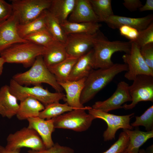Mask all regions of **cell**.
Here are the masks:
<instances>
[{"label": "cell", "instance_id": "14", "mask_svg": "<svg viewBox=\"0 0 153 153\" xmlns=\"http://www.w3.org/2000/svg\"><path fill=\"white\" fill-rule=\"evenodd\" d=\"M19 24L18 16L13 11L8 19L0 23V54L14 44L27 42L18 34Z\"/></svg>", "mask_w": 153, "mask_h": 153}, {"label": "cell", "instance_id": "17", "mask_svg": "<svg viewBox=\"0 0 153 153\" xmlns=\"http://www.w3.org/2000/svg\"><path fill=\"white\" fill-rule=\"evenodd\" d=\"M86 78L76 81L67 80L63 83H58L66 92L64 100L69 106L75 109L85 107L80 103V99Z\"/></svg>", "mask_w": 153, "mask_h": 153}, {"label": "cell", "instance_id": "20", "mask_svg": "<svg viewBox=\"0 0 153 153\" xmlns=\"http://www.w3.org/2000/svg\"><path fill=\"white\" fill-rule=\"evenodd\" d=\"M16 98L10 92L8 85L0 89V115L10 119L16 115L19 104Z\"/></svg>", "mask_w": 153, "mask_h": 153}, {"label": "cell", "instance_id": "23", "mask_svg": "<svg viewBox=\"0 0 153 153\" xmlns=\"http://www.w3.org/2000/svg\"><path fill=\"white\" fill-rule=\"evenodd\" d=\"M75 1L76 0H52L48 10L61 24L68 20Z\"/></svg>", "mask_w": 153, "mask_h": 153}, {"label": "cell", "instance_id": "26", "mask_svg": "<svg viewBox=\"0 0 153 153\" xmlns=\"http://www.w3.org/2000/svg\"><path fill=\"white\" fill-rule=\"evenodd\" d=\"M78 58L68 57L60 63L48 68L58 83H63L68 80L73 67Z\"/></svg>", "mask_w": 153, "mask_h": 153}, {"label": "cell", "instance_id": "9", "mask_svg": "<svg viewBox=\"0 0 153 153\" xmlns=\"http://www.w3.org/2000/svg\"><path fill=\"white\" fill-rule=\"evenodd\" d=\"M133 81L132 84L129 86L131 103L122 106L126 110L132 109L141 101H153V76L139 75Z\"/></svg>", "mask_w": 153, "mask_h": 153}, {"label": "cell", "instance_id": "8", "mask_svg": "<svg viewBox=\"0 0 153 153\" xmlns=\"http://www.w3.org/2000/svg\"><path fill=\"white\" fill-rule=\"evenodd\" d=\"M7 141L5 147L10 149L24 147L37 150L47 149L37 132L28 127L10 134L7 138Z\"/></svg>", "mask_w": 153, "mask_h": 153}, {"label": "cell", "instance_id": "27", "mask_svg": "<svg viewBox=\"0 0 153 153\" xmlns=\"http://www.w3.org/2000/svg\"><path fill=\"white\" fill-rule=\"evenodd\" d=\"M45 14L47 29L55 40L65 44L67 35L63 30L61 24L48 10H45Z\"/></svg>", "mask_w": 153, "mask_h": 153}, {"label": "cell", "instance_id": "13", "mask_svg": "<svg viewBox=\"0 0 153 153\" xmlns=\"http://www.w3.org/2000/svg\"><path fill=\"white\" fill-rule=\"evenodd\" d=\"M129 86L126 82L120 81L118 84L116 90L110 97L103 101L95 102L92 108L106 112L123 108V104L131 101L129 92Z\"/></svg>", "mask_w": 153, "mask_h": 153}, {"label": "cell", "instance_id": "34", "mask_svg": "<svg viewBox=\"0 0 153 153\" xmlns=\"http://www.w3.org/2000/svg\"><path fill=\"white\" fill-rule=\"evenodd\" d=\"M129 142L128 135L123 131L120 133L118 140L109 149L103 153H121L125 151Z\"/></svg>", "mask_w": 153, "mask_h": 153}, {"label": "cell", "instance_id": "41", "mask_svg": "<svg viewBox=\"0 0 153 153\" xmlns=\"http://www.w3.org/2000/svg\"><path fill=\"white\" fill-rule=\"evenodd\" d=\"M21 149H10L0 145V153H20Z\"/></svg>", "mask_w": 153, "mask_h": 153}, {"label": "cell", "instance_id": "11", "mask_svg": "<svg viewBox=\"0 0 153 153\" xmlns=\"http://www.w3.org/2000/svg\"><path fill=\"white\" fill-rule=\"evenodd\" d=\"M131 42L130 52L125 53L122 57L124 63L128 67V71L124 75L125 77L128 80H133L139 75L153 76V71L147 65L142 58L140 48L135 43Z\"/></svg>", "mask_w": 153, "mask_h": 153}, {"label": "cell", "instance_id": "35", "mask_svg": "<svg viewBox=\"0 0 153 153\" xmlns=\"http://www.w3.org/2000/svg\"><path fill=\"white\" fill-rule=\"evenodd\" d=\"M28 153H74V150L71 148L61 146L58 143L54 144L51 147L45 149L37 150L30 149Z\"/></svg>", "mask_w": 153, "mask_h": 153}, {"label": "cell", "instance_id": "3", "mask_svg": "<svg viewBox=\"0 0 153 153\" xmlns=\"http://www.w3.org/2000/svg\"><path fill=\"white\" fill-rule=\"evenodd\" d=\"M131 45L130 41H110L99 33L93 48L94 69H105L111 67L114 64L111 60L112 55L117 52L129 53Z\"/></svg>", "mask_w": 153, "mask_h": 153}, {"label": "cell", "instance_id": "16", "mask_svg": "<svg viewBox=\"0 0 153 153\" xmlns=\"http://www.w3.org/2000/svg\"><path fill=\"white\" fill-rule=\"evenodd\" d=\"M67 20L73 23L99 22L90 0H76L74 8Z\"/></svg>", "mask_w": 153, "mask_h": 153}, {"label": "cell", "instance_id": "28", "mask_svg": "<svg viewBox=\"0 0 153 153\" xmlns=\"http://www.w3.org/2000/svg\"><path fill=\"white\" fill-rule=\"evenodd\" d=\"M46 28L45 10L33 21L24 24H19L17 26L18 34L23 39L27 35Z\"/></svg>", "mask_w": 153, "mask_h": 153}, {"label": "cell", "instance_id": "21", "mask_svg": "<svg viewBox=\"0 0 153 153\" xmlns=\"http://www.w3.org/2000/svg\"><path fill=\"white\" fill-rule=\"evenodd\" d=\"M45 48L42 57L48 67L60 63L68 57L65 45L62 43L55 40Z\"/></svg>", "mask_w": 153, "mask_h": 153}, {"label": "cell", "instance_id": "33", "mask_svg": "<svg viewBox=\"0 0 153 153\" xmlns=\"http://www.w3.org/2000/svg\"><path fill=\"white\" fill-rule=\"evenodd\" d=\"M140 48L147 44L153 43V23L145 29L139 31L136 39L133 42Z\"/></svg>", "mask_w": 153, "mask_h": 153}, {"label": "cell", "instance_id": "5", "mask_svg": "<svg viewBox=\"0 0 153 153\" xmlns=\"http://www.w3.org/2000/svg\"><path fill=\"white\" fill-rule=\"evenodd\" d=\"M9 86L10 92L18 101H20L26 98L31 97L39 101L45 107L53 103L59 102L60 100H64L65 97L61 92H51L41 85L33 87L22 86L12 78L10 80Z\"/></svg>", "mask_w": 153, "mask_h": 153}, {"label": "cell", "instance_id": "12", "mask_svg": "<svg viewBox=\"0 0 153 153\" xmlns=\"http://www.w3.org/2000/svg\"><path fill=\"white\" fill-rule=\"evenodd\" d=\"M99 31L94 34L73 33L67 35L65 44L68 57L78 58L93 48Z\"/></svg>", "mask_w": 153, "mask_h": 153}, {"label": "cell", "instance_id": "30", "mask_svg": "<svg viewBox=\"0 0 153 153\" xmlns=\"http://www.w3.org/2000/svg\"><path fill=\"white\" fill-rule=\"evenodd\" d=\"M94 11L99 22H105L110 17L114 15L111 0H90Z\"/></svg>", "mask_w": 153, "mask_h": 153}, {"label": "cell", "instance_id": "42", "mask_svg": "<svg viewBox=\"0 0 153 153\" xmlns=\"http://www.w3.org/2000/svg\"><path fill=\"white\" fill-rule=\"evenodd\" d=\"M5 62L3 59L0 56V76L1 75L3 68V65Z\"/></svg>", "mask_w": 153, "mask_h": 153}, {"label": "cell", "instance_id": "6", "mask_svg": "<svg viewBox=\"0 0 153 153\" xmlns=\"http://www.w3.org/2000/svg\"><path fill=\"white\" fill-rule=\"evenodd\" d=\"M92 107H85L76 109L52 118L55 128L69 129L77 132H82L88 129L93 120L96 118L85 111Z\"/></svg>", "mask_w": 153, "mask_h": 153}, {"label": "cell", "instance_id": "22", "mask_svg": "<svg viewBox=\"0 0 153 153\" xmlns=\"http://www.w3.org/2000/svg\"><path fill=\"white\" fill-rule=\"evenodd\" d=\"M45 108L44 106L37 99L28 97L20 101L16 115L19 120L38 117L40 112Z\"/></svg>", "mask_w": 153, "mask_h": 153}, {"label": "cell", "instance_id": "36", "mask_svg": "<svg viewBox=\"0 0 153 153\" xmlns=\"http://www.w3.org/2000/svg\"><path fill=\"white\" fill-rule=\"evenodd\" d=\"M140 50L145 62L153 71V43L144 45L140 48Z\"/></svg>", "mask_w": 153, "mask_h": 153}, {"label": "cell", "instance_id": "32", "mask_svg": "<svg viewBox=\"0 0 153 153\" xmlns=\"http://www.w3.org/2000/svg\"><path fill=\"white\" fill-rule=\"evenodd\" d=\"M131 125L133 127L144 126L147 131L153 130V105L148 108L140 116H135V120Z\"/></svg>", "mask_w": 153, "mask_h": 153}, {"label": "cell", "instance_id": "24", "mask_svg": "<svg viewBox=\"0 0 153 153\" xmlns=\"http://www.w3.org/2000/svg\"><path fill=\"white\" fill-rule=\"evenodd\" d=\"M128 135L129 142L125 152L126 153H138L140 147L148 140L153 137V130L146 132L136 129H123Z\"/></svg>", "mask_w": 153, "mask_h": 153}, {"label": "cell", "instance_id": "38", "mask_svg": "<svg viewBox=\"0 0 153 153\" xmlns=\"http://www.w3.org/2000/svg\"><path fill=\"white\" fill-rule=\"evenodd\" d=\"M13 12V8L11 4L4 0H0V23L8 19Z\"/></svg>", "mask_w": 153, "mask_h": 153}, {"label": "cell", "instance_id": "10", "mask_svg": "<svg viewBox=\"0 0 153 153\" xmlns=\"http://www.w3.org/2000/svg\"><path fill=\"white\" fill-rule=\"evenodd\" d=\"M89 114L96 118L104 120L107 128L104 132L103 136L105 141L115 139L117 131L120 129L132 130L133 127L130 123V120L134 114L132 113L125 115H117L104 112L92 108L88 110Z\"/></svg>", "mask_w": 153, "mask_h": 153}, {"label": "cell", "instance_id": "15", "mask_svg": "<svg viewBox=\"0 0 153 153\" xmlns=\"http://www.w3.org/2000/svg\"><path fill=\"white\" fill-rule=\"evenodd\" d=\"M153 20L152 14L138 18H133L119 16L114 14L109 17L105 21L108 26L112 29H119L122 26L134 28L139 31L148 27Z\"/></svg>", "mask_w": 153, "mask_h": 153}, {"label": "cell", "instance_id": "31", "mask_svg": "<svg viewBox=\"0 0 153 153\" xmlns=\"http://www.w3.org/2000/svg\"><path fill=\"white\" fill-rule=\"evenodd\" d=\"M24 39L28 42L45 47L55 40L47 28L27 35Z\"/></svg>", "mask_w": 153, "mask_h": 153}, {"label": "cell", "instance_id": "18", "mask_svg": "<svg viewBox=\"0 0 153 153\" xmlns=\"http://www.w3.org/2000/svg\"><path fill=\"white\" fill-rule=\"evenodd\" d=\"M28 127L34 129L42 139L46 148H49L54 144L52 135L54 131L52 118L45 120L39 117L28 119Z\"/></svg>", "mask_w": 153, "mask_h": 153}, {"label": "cell", "instance_id": "43", "mask_svg": "<svg viewBox=\"0 0 153 153\" xmlns=\"http://www.w3.org/2000/svg\"><path fill=\"white\" fill-rule=\"evenodd\" d=\"M139 153H147L146 151L143 149H141L139 150Z\"/></svg>", "mask_w": 153, "mask_h": 153}, {"label": "cell", "instance_id": "44", "mask_svg": "<svg viewBox=\"0 0 153 153\" xmlns=\"http://www.w3.org/2000/svg\"><path fill=\"white\" fill-rule=\"evenodd\" d=\"M121 153H126L125 151L124 152Z\"/></svg>", "mask_w": 153, "mask_h": 153}, {"label": "cell", "instance_id": "19", "mask_svg": "<svg viewBox=\"0 0 153 153\" xmlns=\"http://www.w3.org/2000/svg\"><path fill=\"white\" fill-rule=\"evenodd\" d=\"M94 69L93 48L79 58L69 76L68 80L76 81L86 78Z\"/></svg>", "mask_w": 153, "mask_h": 153}, {"label": "cell", "instance_id": "7", "mask_svg": "<svg viewBox=\"0 0 153 153\" xmlns=\"http://www.w3.org/2000/svg\"><path fill=\"white\" fill-rule=\"evenodd\" d=\"M52 0H12L13 11L17 14L19 24H24L35 19L48 10Z\"/></svg>", "mask_w": 153, "mask_h": 153}, {"label": "cell", "instance_id": "4", "mask_svg": "<svg viewBox=\"0 0 153 153\" xmlns=\"http://www.w3.org/2000/svg\"><path fill=\"white\" fill-rule=\"evenodd\" d=\"M46 48L29 42L14 44L0 54L5 63L22 64L26 68L31 67L36 58L43 55Z\"/></svg>", "mask_w": 153, "mask_h": 153}, {"label": "cell", "instance_id": "29", "mask_svg": "<svg viewBox=\"0 0 153 153\" xmlns=\"http://www.w3.org/2000/svg\"><path fill=\"white\" fill-rule=\"evenodd\" d=\"M75 109H76L70 106L66 103L64 104L54 103L45 107L44 109L40 112L38 117L42 119L49 120Z\"/></svg>", "mask_w": 153, "mask_h": 153}, {"label": "cell", "instance_id": "37", "mask_svg": "<svg viewBox=\"0 0 153 153\" xmlns=\"http://www.w3.org/2000/svg\"><path fill=\"white\" fill-rule=\"evenodd\" d=\"M118 29L120 35L129 39L131 42L135 41L139 35L138 30L130 26H122Z\"/></svg>", "mask_w": 153, "mask_h": 153}, {"label": "cell", "instance_id": "40", "mask_svg": "<svg viewBox=\"0 0 153 153\" xmlns=\"http://www.w3.org/2000/svg\"><path fill=\"white\" fill-rule=\"evenodd\" d=\"M140 12L153 10V0H147L144 5L139 9Z\"/></svg>", "mask_w": 153, "mask_h": 153}, {"label": "cell", "instance_id": "1", "mask_svg": "<svg viewBox=\"0 0 153 153\" xmlns=\"http://www.w3.org/2000/svg\"><path fill=\"white\" fill-rule=\"evenodd\" d=\"M128 70L126 64L118 63L108 68L93 69L86 78L80 97L81 104L83 105L89 102L116 75Z\"/></svg>", "mask_w": 153, "mask_h": 153}, {"label": "cell", "instance_id": "2", "mask_svg": "<svg viewBox=\"0 0 153 153\" xmlns=\"http://www.w3.org/2000/svg\"><path fill=\"white\" fill-rule=\"evenodd\" d=\"M12 78L23 86H35L45 83L50 85L57 92H61L63 90L45 64L42 55L37 57L29 70L14 75Z\"/></svg>", "mask_w": 153, "mask_h": 153}, {"label": "cell", "instance_id": "39", "mask_svg": "<svg viewBox=\"0 0 153 153\" xmlns=\"http://www.w3.org/2000/svg\"><path fill=\"white\" fill-rule=\"evenodd\" d=\"M122 4L126 8L131 12L137 10L143 5L139 0H124Z\"/></svg>", "mask_w": 153, "mask_h": 153}, {"label": "cell", "instance_id": "25", "mask_svg": "<svg viewBox=\"0 0 153 153\" xmlns=\"http://www.w3.org/2000/svg\"><path fill=\"white\" fill-rule=\"evenodd\" d=\"M61 25L67 35L73 33L94 34L99 31L101 26L98 22L73 23L68 20Z\"/></svg>", "mask_w": 153, "mask_h": 153}]
</instances>
